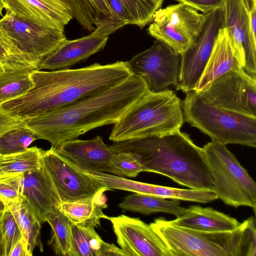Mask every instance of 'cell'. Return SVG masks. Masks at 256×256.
I'll return each instance as SVG.
<instances>
[{
    "label": "cell",
    "mask_w": 256,
    "mask_h": 256,
    "mask_svg": "<svg viewBox=\"0 0 256 256\" xmlns=\"http://www.w3.org/2000/svg\"><path fill=\"white\" fill-rule=\"evenodd\" d=\"M133 74L127 62L94 63L76 69L32 72L34 88L0 105V110L24 120L70 104L125 80Z\"/></svg>",
    "instance_id": "6da1fadb"
},
{
    "label": "cell",
    "mask_w": 256,
    "mask_h": 256,
    "mask_svg": "<svg viewBox=\"0 0 256 256\" xmlns=\"http://www.w3.org/2000/svg\"><path fill=\"white\" fill-rule=\"evenodd\" d=\"M149 90L144 80L132 74L122 82L63 108L24 120L38 139L56 148L94 128L114 124Z\"/></svg>",
    "instance_id": "7a4b0ae2"
},
{
    "label": "cell",
    "mask_w": 256,
    "mask_h": 256,
    "mask_svg": "<svg viewBox=\"0 0 256 256\" xmlns=\"http://www.w3.org/2000/svg\"><path fill=\"white\" fill-rule=\"evenodd\" d=\"M109 147L115 154H132L142 172L162 174L190 189L214 192L202 148L180 130L114 142Z\"/></svg>",
    "instance_id": "3957f363"
},
{
    "label": "cell",
    "mask_w": 256,
    "mask_h": 256,
    "mask_svg": "<svg viewBox=\"0 0 256 256\" xmlns=\"http://www.w3.org/2000/svg\"><path fill=\"white\" fill-rule=\"evenodd\" d=\"M150 226L168 246L172 256H256L255 218L230 231L208 232L178 226L164 218Z\"/></svg>",
    "instance_id": "277c9868"
},
{
    "label": "cell",
    "mask_w": 256,
    "mask_h": 256,
    "mask_svg": "<svg viewBox=\"0 0 256 256\" xmlns=\"http://www.w3.org/2000/svg\"><path fill=\"white\" fill-rule=\"evenodd\" d=\"M184 122L182 102L170 90L148 92L114 124L109 136L114 142L167 134Z\"/></svg>",
    "instance_id": "5b68a950"
},
{
    "label": "cell",
    "mask_w": 256,
    "mask_h": 256,
    "mask_svg": "<svg viewBox=\"0 0 256 256\" xmlns=\"http://www.w3.org/2000/svg\"><path fill=\"white\" fill-rule=\"evenodd\" d=\"M182 102L184 120L212 140L256 147V118L212 106L194 90L186 92Z\"/></svg>",
    "instance_id": "8992f818"
},
{
    "label": "cell",
    "mask_w": 256,
    "mask_h": 256,
    "mask_svg": "<svg viewBox=\"0 0 256 256\" xmlns=\"http://www.w3.org/2000/svg\"><path fill=\"white\" fill-rule=\"evenodd\" d=\"M226 144L212 140L202 148L214 192L226 204L256 208V184Z\"/></svg>",
    "instance_id": "52a82bcc"
},
{
    "label": "cell",
    "mask_w": 256,
    "mask_h": 256,
    "mask_svg": "<svg viewBox=\"0 0 256 256\" xmlns=\"http://www.w3.org/2000/svg\"><path fill=\"white\" fill-rule=\"evenodd\" d=\"M205 18V14H200L188 5L181 3L170 5L154 12L148 32L180 55L198 34Z\"/></svg>",
    "instance_id": "ba28073f"
},
{
    "label": "cell",
    "mask_w": 256,
    "mask_h": 256,
    "mask_svg": "<svg viewBox=\"0 0 256 256\" xmlns=\"http://www.w3.org/2000/svg\"><path fill=\"white\" fill-rule=\"evenodd\" d=\"M196 93L212 106L256 118V78L243 68L228 72Z\"/></svg>",
    "instance_id": "9c48e42d"
},
{
    "label": "cell",
    "mask_w": 256,
    "mask_h": 256,
    "mask_svg": "<svg viewBox=\"0 0 256 256\" xmlns=\"http://www.w3.org/2000/svg\"><path fill=\"white\" fill-rule=\"evenodd\" d=\"M42 168L50 178L62 202L102 196L110 190L96 178L83 172L58 154L52 147L44 151Z\"/></svg>",
    "instance_id": "30bf717a"
},
{
    "label": "cell",
    "mask_w": 256,
    "mask_h": 256,
    "mask_svg": "<svg viewBox=\"0 0 256 256\" xmlns=\"http://www.w3.org/2000/svg\"><path fill=\"white\" fill-rule=\"evenodd\" d=\"M134 74L140 76L148 90L156 92L170 86L177 88L180 72V54L164 42L156 40L147 50L126 61Z\"/></svg>",
    "instance_id": "8fae6325"
},
{
    "label": "cell",
    "mask_w": 256,
    "mask_h": 256,
    "mask_svg": "<svg viewBox=\"0 0 256 256\" xmlns=\"http://www.w3.org/2000/svg\"><path fill=\"white\" fill-rule=\"evenodd\" d=\"M198 34L180 57L178 85L176 90L184 93L194 90L202 75L220 32L224 28L222 6L205 14Z\"/></svg>",
    "instance_id": "7c38bea8"
},
{
    "label": "cell",
    "mask_w": 256,
    "mask_h": 256,
    "mask_svg": "<svg viewBox=\"0 0 256 256\" xmlns=\"http://www.w3.org/2000/svg\"><path fill=\"white\" fill-rule=\"evenodd\" d=\"M0 22L15 44L38 63L66 39L64 32L7 12L0 18Z\"/></svg>",
    "instance_id": "4fadbf2b"
},
{
    "label": "cell",
    "mask_w": 256,
    "mask_h": 256,
    "mask_svg": "<svg viewBox=\"0 0 256 256\" xmlns=\"http://www.w3.org/2000/svg\"><path fill=\"white\" fill-rule=\"evenodd\" d=\"M108 219L126 256H172L164 240L150 224L139 218L121 214Z\"/></svg>",
    "instance_id": "5bb4252c"
},
{
    "label": "cell",
    "mask_w": 256,
    "mask_h": 256,
    "mask_svg": "<svg viewBox=\"0 0 256 256\" xmlns=\"http://www.w3.org/2000/svg\"><path fill=\"white\" fill-rule=\"evenodd\" d=\"M28 202L36 218L46 222L47 215L60 208L62 202L49 176L44 170L22 174L0 175Z\"/></svg>",
    "instance_id": "9a60e30c"
},
{
    "label": "cell",
    "mask_w": 256,
    "mask_h": 256,
    "mask_svg": "<svg viewBox=\"0 0 256 256\" xmlns=\"http://www.w3.org/2000/svg\"><path fill=\"white\" fill-rule=\"evenodd\" d=\"M224 28L242 66L256 78V36L243 0H224Z\"/></svg>",
    "instance_id": "2e32d148"
},
{
    "label": "cell",
    "mask_w": 256,
    "mask_h": 256,
    "mask_svg": "<svg viewBox=\"0 0 256 256\" xmlns=\"http://www.w3.org/2000/svg\"><path fill=\"white\" fill-rule=\"evenodd\" d=\"M2 3L7 13L63 32L73 18L62 0H2Z\"/></svg>",
    "instance_id": "e0dca14e"
},
{
    "label": "cell",
    "mask_w": 256,
    "mask_h": 256,
    "mask_svg": "<svg viewBox=\"0 0 256 256\" xmlns=\"http://www.w3.org/2000/svg\"><path fill=\"white\" fill-rule=\"evenodd\" d=\"M53 148L82 170L108 174L109 163L116 154L99 136L89 140L76 138L66 140Z\"/></svg>",
    "instance_id": "ac0fdd59"
},
{
    "label": "cell",
    "mask_w": 256,
    "mask_h": 256,
    "mask_svg": "<svg viewBox=\"0 0 256 256\" xmlns=\"http://www.w3.org/2000/svg\"><path fill=\"white\" fill-rule=\"evenodd\" d=\"M108 38V36L93 31L90 34L78 39H66L54 52L38 62L36 70L66 69L86 62L91 56L104 48Z\"/></svg>",
    "instance_id": "d6986e66"
},
{
    "label": "cell",
    "mask_w": 256,
    "mask_h": 256,
    "mask_svg": "<svg viewBox=\"0 0 256 256\" xmlns=\"http://www.w3.org/2000/svg\"><path fill=\"white\" fill-rule=\"evenodd\" d=\"M242 68L235 54L225 28L222 29L198 81L194 90L199 92L228 72Z\"/></svg>",
    "instance_id": "ffe728a7"
},
{
    "label": "cell",
    "mask_w": 256,
    "mask_h": 256,
    "mask_svg": "<svg viewBox=\"0 0 256 256\" xmlns=\"http://www.w3.org/2000/svg\"><path fill=\"white\" fill-rule=\"evenodd\" d=\"M175 226L208 232L234 230L240 225L236 219L211 208L191 206L182 215L168 220Z\"/></svg>",
    "instance_id": "44dd1931"
},
{
    "label": "cell",
    "mask_w": 256,
    "mask_h": 256,
    "mask_svg": "<svg viewBox=\"0 0 256 256\" xmlns=\"http://www.w3.org/2000/svg\"><path fill=\"white\" fill-rule=\"evenodd\" d=\"M71 228L76 256H126L121 248L104 242L93 226L71 222Z\"/></svg>",
    "instance_id": "7402d4cb"
},
{
    "label": "cell",
    "mask_w": 256,
    "mask_h": 256,
    "mask_svg": "<svg viewBox=\"0 0 256 256\" xmlns=\"http://www.w3.org/2000/svg\"><path fill=\"white\" fill-rule=\"evenodd\" d=\"M118 206L124 211L130 210L145 215L164 212L176 218L182 215L188 208L181 206L178 200H167L155 196L136 192L126 196Z\"/></svg>",
    "instance_id": "603a6c76"
},
{
    "label": "cell",
    "mask_w": 256,
    "mask_h": 256,
    "mask_svg": "<svg viewBox=\"0 0 256 256\" xmlns=\"http://www.w3.org/2000/svg\"><path fill=\"white\" fill-rule=\"evenodd\" d=\"M101 198H88L62 202L60 209L72 224L98 228L101 218H108L102 212L106 205L100 201Z\"/></svg>",
    "instance_id": "cb8c5ba5"
},
{
    "label": "cell",
    "mask_w": 256,
    "mask_h": 256,
    "mask_svg": "<svg viewBox=\"0 0 256 256\" xmlns=\"http://www.w3.org/2000/svg\"><path fill=\"white\" fill-rule=\"evenodd\" d=\"M6 205L13 214L30 255H32L36 246L42 252L43 246L40 236L42 223L34 216L27 202L20 196L18 201Z\"/></svg>",
    "instance_id": "d4e9b609"
},
{
    "label": "cell",
    "mask_w": 256,
    "mask_h": 256,
    "mask_svg": "<svg viewBox=\"0 0 256 256\" xmlns=\"http://www.w3.org/2000/svg\"><path fill=\"white\" fill-rule=\"evenodd\" d=\"M46 222L52 228L48 244L54 254L62 256H76L72 245L71 222L60 209L56 208L49 213Z\"/></svg>",
    "instance_id": "484cf974"
},
{
    "label": "cell",
    "mask_w": 256,
    "mask_h": 256,
    "mask_svg": "<svg viewBox=\"0 0 256 256\" xmlns=\"http://www.w3.org/2000/svg\"><path fill=\"white\" fill-rule=\"evenodd\" d=\"M38 64L15 44L0 22V73L18 70H35Z\"/></svg>",
    "instance_id": "4316f807"
},
{
    "label": "cell",
    "mask_w": 256,
    "mask_h": 256,
    "mask_svg": "<svg viewBox=\"0 0 256 256\" xmlns=\"http://www.w3.org/2000/svg\"><path fill=\"white\" fill-rule=\"evenodd\" d=\"M44 150L37 146L8 154L0 158V175L22 174L40 170L42 168V158Z\"/></svg>",
    "instance_id": "83f0119b"
},
{
    "label": "cell",
    "mask_w": 256,
    "mask_h": 256,
    "mask_svg": "<svg viewBox=\"0 0 256 256\" xmlns=\"http://www.w3.org/2000/svg\"><path fill=\"white\" fill-rule=\"evenodd\" d=\"M32 71L18 70L0 73V105L24 94L34 88L31 76Z\"/></svg>",
    "instance_id": "f1b7e54d"
},
{
    "label": "cell",
    "mask_w": 256,
    "mask_h": 256,
    "mask_svg": "<svg viewBox=\"0 0 256 256\" xmlns=\"http://www.w3.org/2000/svg\"><path fill=\"white\" fill-rule=\"evenodd\" d=\"M37 139L33 131L24 124L8 130L0 138V154H8L24 151Z\"/></svg>",
    "instance_id": "f546056e"
},
{
    "label": "cell",
    "mask_w": 256,
    "mask_h": 256,
    "mask_svg": "<svg viewBox=\"0 0 256 256\" xmlns=\"http://www.w3.org/2000/svg\"><path fill=\"white\" fill-rule=\"evenodd\" d=\"M128 10L131 24L142 28L152 21L154 12L161 8L164 0H120Z\"/></svg>",
    "instance_id": "4dcf8cb0"
},
{
    "label": "cell",
    "mask_w": 256,
    "mask_h": 256,
    "mask_svg": "<svg viewBox=\"0 0 256 256\" xmlns=\"http://www.w3.org/2000/svg\"><path fill=\"white\" fill-rule=\"evenodd\" d=\"M108 167V174L123 178H134L142 172L138 160L129 152L116 154L110 160Z\"/></svg>",
    "instance_id": "1f68e13d"
},
{
    "label": "cell",
    "mask_w": 256,
    "mask_h": 256,
    "mask_svg": "<svg viewBox=\"0 0 256 256\" xmlns=\"http://www.w3.org/2000/svg\"><path fill=\"white\" fill-rule=\"evenodd\" d=\"M0 227L4 244V256H9L22 235L13 214L6 206L0 220Z\"/></svg>",
    "instance_id": "d6a6232c"
},
{
    "label": "cell",
    "mask_w": 256,
    "mask_h": 256,
    "mask_svg": "<svg viewBox=\"0 0 256 256\" xmlns=\"http://www.w3.org/2000/svg\"><path fill=\"white\" fill-rule=\"evenodd\" d=\"M74 18L82 26L90 24L98 14L90 0H62Z\"/></svg>",
    "instance_id": "836d02e7"
},
{
    "label": "cell",
    "mask_w": 256,
    "mask_h": 256,
    "mask_svg": "<svg viewBox=\"0 0 256 256\" xmlns=\"http://www.w3.org/2000/svg\"><path fill=\"white\" fill-rule=\"evenodd\" d=\"M128 24L127 22L124 21L116 16H106L101 14L94 22L96 32L105 36L115 32L124 26Z\"/></svg>",
    "instance_id": "e575fe53"
},
{
    "label": "cell",
    "mask_w": 256,
    "mask_h": 256,
    "mask_svg": "<svg viewBox=\"0 0 256 256\" xmlns=\"http://www.w3.org/2000/svg\"><path fill=\"white\" fill-rule=\"evenodd\" d=\"M206 14L222 6L224 0H174Z\"/></svg>",
    "instance_id": "d590c367"
},
{
    "label": "cell",
    "mask_w": 256,
    "mask_h": 256,
    "mask_svg": "<svg viewBox=\"0 0 256 256\" xmlns=\"http://www.w3.org/2000/svg\"><path fill=\"white\" fill-rule=\"evenodd\" d=\"M24 124L23 120L11 116L0 110V138L8 131Z\"/></svg>",
    "instance_id": "8d00e7d4"
},
{
    "label": "cell",
    "mask_w": 256,
    "mask_h": 256,
    "mask_svg": "<svg viewBox=\"0 0 256 256\" xmlns=\"http://www.w3.org/2000/svg\"><path fill=\"white\" fill-rule=\"evenodd\" d=\"M20 198V196L18 192L0 178V200L6 204L18 201Z\"/></svg>",
    "instance_id": "74e56055"
},
{
    "label": "cell",
    "mask_w": 256,
    "mask_h": 256,
    "mask_svg": "<svg viewBox=\"0 0 256 256\" xmlns=\"http://www.w3.org/2000/svg\"><path fill=\"white\" fill-rule=\"evenodd\" d=\"M113 14L131 24V18L123 4L120 0H105Z\"/></svg>",
    "instance_id": "f35d334b"
},
{
    "label": "cell",
    "mask_w": 256,
    "mask_h": 256,
    "mask_svg": "<svg viewBox=\"0 0 256 256\" xmlns=\"http://www.w3.org/2000/svg\"><path fill=\"white\" fill-rule=\"evenodd\" d=\"M9 256H31L22 236L16 244Z\"/></svg>",
    "instance_id": "ab89813d"
},
{
    "label": "cell",
    "mask_w": 256,
    "mask_h": 256,
    "mask_svg": "<svg viewBox=\"0 0 256 256\" xmlns=\"http://www.w3.org/2000/svg\"><path fill=\"white\" fill-rule=\"evenodd\" d=\"M96 10L106 16H113V13L105 0H90Z\"/></svg>",
    "instance_id": "60d3db41"
},
{
    "label": "cell",
    "mask_w": 256,
    "mask_h": 256,
    "mask_svg": "<svg viewBox=\"0 0 256 256\" xmlns=\"http://www.w3.org/2000/svg\"><path fill=\"white\" fill-rule=\"evenodd\" d=\"M0 256H4V244L2 238V235L0 227Z\"/></svg>",
    "instance_id": "b9f144b4"
},
{
    "label": "cell",
    "mask_w": 256,
    "mask_h": 256,
    "mask_svg": "<svg viewBox=\"0 0 256 256\" xmlns=\"http://www.w3.org/2000/svg\"><path fill=\"white\" fill-rule=\"evenodd\" d=\"M6 208V204L0 200V220Z\"/></svg>",
    "instance_id": "7bdbcfd3"
},
{
    "label": "cell",
    "mask_w": 256,
    "mask_h": 256,
    "mask_svg": "<svg viewBox=\"0 0 256 256\" xmlns=\"http://www.w3.org/2000/svg\"><path fill=\"white\" fill-rule=\"evenodd\" d=\"M4 6L2 3V0H0V16H3L2 12L4 10Z\"/></svg>",
    "instance_id": "ee69618b"
},
{
    "label": "cell",
    "mask_w": 256,
    "mask_h": 256,
    "mask_svg": "<svg viewBox=\"0 0 256 256\" xmlns=\"http://www.w3.org/2000/svg\"><path fill=\"white\" fill-rule=\"evenodd\" d=\"M1 156H2V154H0V158Z\"/></svg>",
    "instance_id": "f6af8a7d"
}]
</instances>
